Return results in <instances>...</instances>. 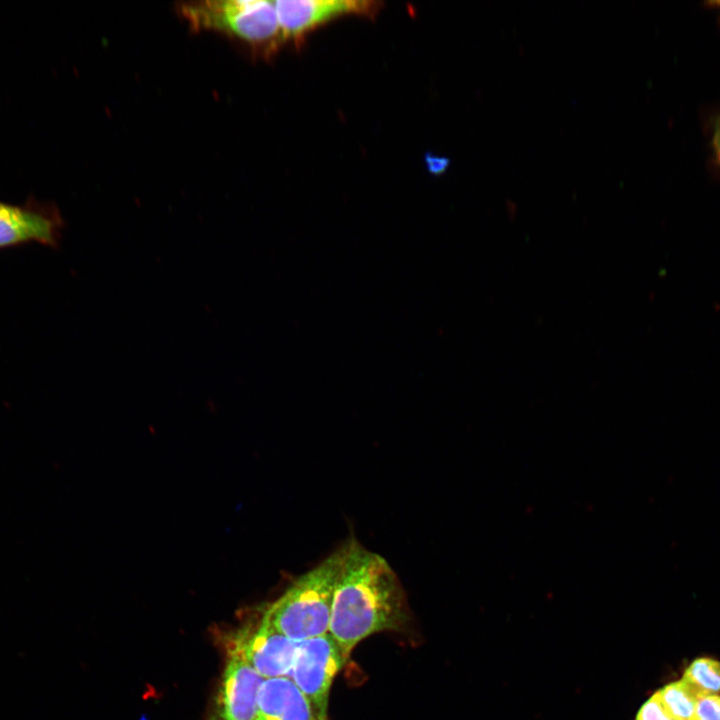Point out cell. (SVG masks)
I'll use <instances>...</instances> for the list:
<instances>
[{
    "instance_id": "obj_1",
    "label": "cell",
    "mask_w": 720,
    "mask_h": 720,
    "mask_svg": "<svg viewBox=\"0 0 720 720\" xmlns=\"http://www.w3.org/2000/svg\"><path fill=\"white\" fill-rule=\"evenodd\" d=\"M343 545L328 633L348 659L365 638L383 631L406 630L411 614L403 587L389 563L354 538Z\"/></svg>"
},
{
    "instance_id": "obj_2",
    "label": "cell",
    "mask_w": 720,
    "mask_h": 720,
    "mask_svg": "<svg viewBox=\"0 0 720 720\" xmlns=\"http://www.w3.org/2000/svg\"><path fill=\"white\" fill-rule=\"evenodd\" d=\"M343 554L344 545L296 578L279 598L262 608L263 619L296 642L327 634Z\"/></svg>"
},
{
    "instance_id": "obj_3",
    "label": "cell",
    "mask_w": 720,
    "mask_h": 720,
    "mask_svg": "<svg viewBox=\"0 0 720 720\" xmlns=\"http://www.w3.org/2000/svg\"><path fill=\"white\" fill-rule=\"evenodd\" d=\"M178 11L195 31L210 30L238 38L270 56L284 41L274 1L206 0L183 2Z\"/></svg>"
},
{
    "instance_id": "obj_4",
    "label": "cell",
    "mask_w": 720,
    "mask_h": 720,
    "mask_svg": "<svg viewBox=\"0 0 720 720\" xmlns=\"http://www.w3.org/2000/svg\"><path fill=\"white\" fill-rule=\"evenodd\" d=\"M259 616L229 633L227 653L240 656L264 679L289 677L300 642L289 639Z\"/></svg>"
},
{
    "instance_id": "obj_5",
    "label": "cell",
    "mask_w": 720,
    "mask_h": 720,
    "mask_svg": "<svg viewBox=\"0 0 720 720\" xmlns=\"http://www.w3.org/2000/svg\"><path fill=\"white\" fill-rule=\"evenodd\" d=\"M346 661L329 633L300 642L289 678L322 720H329L331 686Z\"/></svg>"
},
{
    "instance_id": "obj_6",
    "label": "cell",
    "mask_w": 720,
    "mask_h": 720,
    "mask_svg": "<svg viewBox=\"0 0 720 720\" xmlns=\"http://www.w3.org/2000/svg\"><path fill=\"white\" fill-rule=\"evenodd\" d=\"M62 229L59 211L48 203L32 199L11 204L0 200V249L28 243L57 248Z\"/></svg>"
},
{
    "instance_id": "obj_7",
    "label": "cell",
    "mask_w": 720,
    "mask_h": 720,
    "mask_svg": "<svg viewBox=\"0 0 720 720\" xmlns=\"http://www.w3.org/2000/svg\"><path fill=\"white\" fill-rule=\"evenodd\" d=\"M264 680L240 656L227 653L207 720H255L258 694Z\"/></svg>"
},
{
    "instance_id": "obj_8",
    "label": "cell",
    "mask_w": 720,
    "mask_h": 720,
    "mask_svg": "<svg viewBox=\"0 0 720 720\" xmlns=\"http://www.w3.org/2000/svg\"><path fill=\"white\" fill-rule=\"evenodd\" d=\"M284 41H300L308 32L344 14L373 16L379 3L357 0L274 1Z\"/></svg>"
},
{
    "instance_id": "obj_9",
    "label": "cell",
    "mask_w": 720,
    "mask_h": 720,
    "mask_svg": "<svg viewBox=\"0 0 720 720\" xmlns=\"http://www.w3.org/2000/svg\"><path fill=\"white\" fill-rule=\"evenodd\" d=\"M255 720H322L289 677L265 679Z\"/></svg>"
},
{
    "instance_id": "obj_10",
    "label": "cell",
    "mask_w": 720,
    "mask_h": 720,
    "mask_svg": "<svg viewBox=\"0 0 720 720\" xmlns=\"http://www.w3.org/2000/svg\"><path fill=\"white\" fill-rule=\"evenodd\" d=\"M655 692L664 709L674 720H690L697 702L708 695L684 677L667 683Z\"/></svg>"
},
{
    "instance_id": "obj_11",
    "label": "cell",
    "mask_w": 720,
    "mask_h": 720,
    "mask_svg": "<svg viewBox=\"0 0 720 720\" xmlns=\"http://www.w3.org/2000/svg\"><path fill=\"white\" fill-rule=\"evenodd\" d=\"M706 694L720 693V661L710 657H698L685 669L683 676Z\"/></svg>"
},
{
    "instance_id": "obj_12",
    "label": "cell",
    "mask_w": 720,
    "mask_h": 720,
    "mask_svg": "<svg viewBox=\"0 0 720 720\" xmlns=\"http://www.w3.org/2000/svg\"><path fill=\"white\" fill-rule=\"evenodd\" d=\"M690 720H720V694L703 696L697 702Z\"/></svg>"
},
{
    "instance_id": "obj_13",
    "label": "cell",
    "mask_w": 720,
    "mask_h": 720,
    "mask_svg": "<svg viewBox=\"0 0 720 720\" xmlns=\"http://www.w3.org/2000/svg\"><path fill=\"white\" fill-rule=\"evenodd\" d=\"M634 720H674L664 709L656 692L651 694L638 709Z\"/></svg>"
},
{
    "instance_id": "obj_14",
    "label": "cell",
    "mask_w": 720,
    "mask_h": 720,
    "mask_svg": "<svg viewBox=\"0 0 720 720\" xmlns=\"http://www.w3.org/2000/svg\"><path fill=\"white\" fill-rule=\"evenodd\" d=\"M425 163L428 171L433 175H440L444 173L450 165V160L447 157L436 156L431 153H426Z\"/></svg>"
},
{
    "instance_id": "obj_15",
    "label": "cell",
    "mask_w": 720,
    "mask_h": 720,
    "mask_svg": "<svg viewBox=\"0 0 720 720\" xmlns=\"http://www.w3.org/2000/svg\"><path fill=\"white\" fill-rule=\"evenodd\" d=\"M715 148L716 152L718 154V157L720 159V125L718 126L716 132H715V138H714Z\"/></svg>"
}]
</instances>
